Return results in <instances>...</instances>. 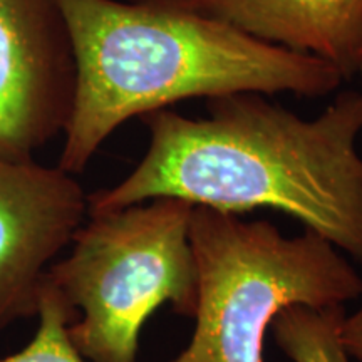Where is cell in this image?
I'll return each mask as SVG.
<instances>
[{
    "label": "cell",
    "mask_w": 362,
    "mask_h": 362,
    "mask_svg": "<svg viewBox=\"0 0 362 362\" xmlns=\"http://www.w3.org/2000/svg\"><path fill=\"white\" fill-rule=\"evenodd\" d=\"M357 74L362 78V54H361V59H359V67H357Z\"/></svg>",
    "instance_id": "8fae6325"
},
{
    "label": "cell",
    "mask_w": 362,
    "mask_h": 362,
    "mask_svg": "<svg viewBox=\"0 0 362 362\" xmlns=\"http://www.w3.org/2000/svg\"><path fill=\"white\" fill-rule=\"evenodd\" d=\"M88 197L59 166L0 160V332L37 315L49 267L86 221Z\"/></svg>",
    "instance_id": "8992f818"
},
{
    "label": "cell",
    "mask_w": 362,
    "mask_h": 362,
    "mask_svg": "<svg viewBox=\"0 0 362 362\" xmlns=\"http://www.w3.org/2000/svg\"><path fill=\"white\" fill-rule=\"evenodd\" d=\"M76 57L59 168L79 175L121 124L185 99L237 93L322 98L344 76L161 0H57Z\"/></svg>",
    "instance_id": "7a4b0ae2"
},
{
    "label": "cell",
    "mask_w": 362,
    "mask_h": 362,
    "mask_svg": "<svg viewBox=\"0 0 362 362\" xmlns=\"http://www.w3.org/2000/svg\"><path fill=\"white\" fill-rule=\"evenodd\" d=\"M74 96V47L57 0H0V160H34L64 133Z\"/></svg>",
    "instance_id": "5b68a950"
},
{
    "label": "cell",
    "mask_w": 362,
    "mask_h": 362,
    "mask_svg": "<svg viewBox=\"0 0 362 362\" xmlns=\"http://www.w3.org/2000/svg\"><path fill=\"white\" fill-rule=\"evenodd\" d=\"M189 243L198 269L192 341L171 362H264L279 312L356 300L362 277L322 235L285 237L267 220L193 206Z\"/></svg>",
    "instance_id": "3957f363"
},
{
    "label": "cell",
    "mask_w": 362,
    "mask_h": 362,
    "mask_svg": "<svg viewBox=\"0 0 362 362\" xmlns=\"http://www.w3.org/2000/svg\"><path fill=\"white\" fill-rule=\"evenodd\" d=\"M39 325L33 341L0 362H89L71 341L69 325L78 320V310L64 300L54 285L44 279L39 298Z\"/></svg>",
    "instance_id": "9c48e42d"
},
{
    "label": "cell",
    "mask_w": 362,
    "mask_h": 362,
    "mask_svg": "<svg viewBox=\"0 0 362 362\" xmlns=\"http://www.w3.org/2000/svg\"><path fill=\"white\" fill-rule=\"evenodd\" d=\"M211 17L260 42L329 62L344 79L362 54V0H161Z\"/></svg>",
    "instance_id": "52a82bcc"
},
{
    "label": "cell",
    "mask_w": 362,
    "mask_h": 362,
    "mask_svg": "<svg viewBox=\"0 0 362 362\" xmlns=\"http://www.w3.org/2000/svg\"><path fill=\"white\" fill-rule=\"evenodd\" d=\"M192 203L161 197L101 214L74 235L45 279L72 309V344L89 362H136L143 325L163 304L193 317L198 269L189 243Z\"/></svg>",
    "instance_id": "277c9868"
},
{
    "label": "cell",
    "mask_w": 362,
    "mask_h": 362,
    "mask_svg": "<svg viewBox=\"0 0 362 362\" xmlns=\"http://www.w3.org/2000/svg\"><path fill=\"white\" fill-rule=\"evenodd\" d=\"M206 106L205 117L143 116L146 153L123 181L89 194V214L161 197L233 215L272 208L362 264V90L339 93L314 119L259 93Z\"/></svg>",
    "instance_id": "6da1fadb"
},
{
    "label": "cell",
    "mask_w": 362,
    "mask_h": 362,
    "mask_svg": "<svg viewBox=\"0 0 362 362\" xmlns=\"http://www.w3.org/2000/svg\"><path fill=\"white\" fill-rule=\"evenodd\" d=\"M344 305L312 309L292 305L279 312L270 332L292 362H351L341 344Z\"/></svg>",
    "instance_id": "ba28073f"
},
{
    "label": "cell",
    "mask_w": 362,
    "mask_h": 362,
    "mask_svg": "<svg viewBox=\"0 0 362 362\" xmlns=\"http://www.w3.org/2000/svg\"><path fill=\"white\" fill-rule=\"evenodd\" d=\"M341 344L351 359L362 362V293L359 309L352 315L344 317L341 324Z\"/></svg>",
    "instance_id": "30bf717a"
}]
</instances>
